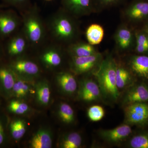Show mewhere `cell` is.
I'll use <instances>...</instances> for the list:
<instances>
[{"label":"cell","mask_w":148,"mask_h":148,"mask_svg":"<svg viewBox=\"0 0 148 148\" xmlns=\"http://www.w3.org/2000/svg\"><path fill=\"white\" fill-rule=\"evenodd\" d=\"M57 80L61 89L66 93L73 94L76 90L77 88L76 80L70 73H60L57 76Z\"/></svg>","instance_id":"obj_15"},{"label":"cell","mask_w":148,"mask_h":148,"mask_svg":"<svg viewBox=\"0 0 148 148\" xmlns=\"http://www.w3.org/2000/svg\"><path fill=\"white\" fill-rule=\"evenodd\" d=\"M45 1H52V0H45Z\"/></svg>","instance_id":"obj_36"},{"label":"cell","mask_w":148,"mask_h":148,"mask_svg":"<svg viewBox=\"0 0 148 148\" xmlns=\"http://www.w3.org/2000/svg\"><path fill=\"white\" fill-rule=\"evenodd\" d=\"M105 110L103 107L98 105L92 106L88 108L87 116L89 119L92 121H100L105 116Z\"/></svg>","instance_id":"obj_28"},{"label":"cell","mask_w":148,"mask_h":148,"mask_svg":"<svg viewBox=\"0 0 148 148\" xmlns=\"http://www.w3.org/2000/svg\"><path fill=\"white\" fill-rule=\"evenodd\" d=\"M124 123L130 126L148 125V102L138 103L124 106Z\"/></svg>","instance_id":"obj_4"},{"label":"cell","mask_w":148,"mask_h":148,"mask_svg":"<svg viewBox=\"0 0 148 148\" xmlns=\"http://www.w3.org/2000/svg\"><path fill=\"white\" fill-rule=\"evenodd\" d=\"M79 97L82 101L86 102H95L100 100L102 97L98 83L90 79H86L81 83Z\"/></svg>","instance_id":"obj_9"},{"label":"cell","mask_w":148,"mask_h":148,"mask_svg":"<svg viewBox=\"0 0 148 148\" xmlns=\"http://www.w3.org/2000/svg\"><path fill=\"white\" fill-rule=\"evenodd\" d=\"M4 139L3 128L1 123L0 122V145L2 144Z\"/></svg>","instance_id":"obj_33"},{"label":"cell","mask_w":148,"mask_h":148,"mask_svg":"<svg viewBox=\"0 0 148 148\" xmlns=\"http://www.w3.org/2000/svg\"><path fill=\"white\" fill-rule=\"evenodd\" d=\"M22 22L17 14L12 10H0V37L5 38L16 32Z\"/></svg>","instance_id":"obj_5"},{"label":"cell","mask_w":148,"mask_h":148,"mask_svg":"<svg viewBox=\"0 0 148 148\" xmlns=\"http://www.w3.org/2000/svg\"><path fill=\"white\" fill-rule=\"evenodd\" d=\"M6 6L4 5H0V8H3L4 7Z\"/></svg>","instance_id":"obj_35"},{"label":"cell","mask_w":148,"mask_h":148,"mask_svg":"<svg viewBox=\"0 0 148 148\" xmlns=\"http://www.w3.org/2000/svg\"><path fill=\"white\" fill-rule=\"evenodd\" d=\"M15 73L28 76L38 75L40 69L36 64L26 59H18L12 65L11 68Z\"/></svg>","instance_id":"obj_12"},{"label":"cell","mask_w":148,"mask_h":148,"mask_svg":"<svg viewBox=\"0 0 148 148\" xmlns=\"http://www.w3.org/2000/svg\"><path fill=\"white\" fill-rule=\"evenodd\" d=\"M56 48L53 47H48L41 56L43 63L49 67H57L61 64L62 61L61 53Z\"/></svg>","instance_id":"obj_17"},{"label":"cell","mask_w":148,"mask_h":148,"mask_svg":"<svg viewBox=\"0 0 148 148\" xmlns=\"http://www.w3.org/2000/svg\"><path fill=\"white\" fill-rule=\"evenodd\" d=\"M69 51L73 57L89 56L98 53L93 45L89 43L79 42L72 45Z\"/></svg>","instance_id":"obj_18"},{"label":"cell","mask_w":148,"mask_h":148,"mask_svg":"<svg viewBox=\"0 0 148 148\" xmlns=\"http://www.w3.org/2000/svg\"><path fill=\"white\" fill-rule=\"evenodd\" d=\"M136 50L138 53L148 52V36L143 33L138 34L136 36Z\"/></svg>","instance_id":"obj_30"},{"label":"cell","mask_w":148,"mask_h":148,"mask_svg":"<svg viewBox=\"0 0 148 148\" xmlns=\"http://www.w3.org/2000/svg\"><path fill=\"white\" fill-rule=\"evenodd\" d=\"M7 6H11L21 12L31 5V0H1Z\"/></svg>","instance_id":"obj_29"},{"label":"cell","mask_w":148,"mask_h":148,"mask_svg":"<svg viewBox=\"0 0 148 148\" xmlns=\"http://www.w3.org/2000/svg\"><path fill=\"white\" fill-rule=\"evenodd\" d=\"M22 13V32L29 43L33 46L39 45L46 36V28L40 15L39 9L36 3L32 5Z\"/></svg>","instance_id":"obj_2"},{"label":"cell","mask_w":148,"mask_h":148,"mask_svg":"<svg viewBox=\"0 0 148 148\" xmlns=\"http://www.w3.org/2000/svg\"><path fill=\"white\" fill-rule=\"evenodd\" d=\"M0 48H1V46H0Z\"/></svg>","instance_id":"obj_38"},{"label":"cell","mask_w":148,"mask_h":148,"mask_svg":"<svg viewBox=\"0 0 148 148\" xmlns=\"http://www.w3.org/2000/svg\"><path fill=\"white\" fill-rule=\"evenodd\" d=\"M12 90L16 97L20 98L27 95L29 90V87L24 80L19 79L15 82Z\"/></svg>","instance_id":"obj_31"},{"label":"cell","mask_w":148,"mask_h":148,"mask_svg":"<svg viewBox=\"0 0 148 148\" xmlns=\"http://www.w3.org/2000/svg\"><path fill=\"white\" fill-rule=\"evenodd\" d=\"M29 42L23 32L13 35L8 41L6 49L9 55L17 56L22 54L28 47Z\"/></svg>","instance_id":"obj_11"},{"label":"cell","mask_w":148,"mask_h":148,"mask_svg":"<svg viewBox=\"0 0 148 148\" xmlns=\"http://www.w3.org/2000/svg\"><path fill=\"white\" fill-rule=\"evenodd\" d=\"M116 69L115 61L108 56L101 62L98 71L94 74L102 97L112 102L117 101L120 95L116 85Z\"/></svg>","instance_id":"obj_1"},{"label":"cell","mask_w":148,"mask_h":148,"mask_svg":"<svg viewBox=\"0 0 148 148\" xmlns=\"http://www.w3.org/2000/svg\"><path fill=\"white\" fill-rule=\"evenodd\" d=\"M131 126L124 123L113 129L101 130L99 131V135L108 143L112 144L120 143L127 139L132 134Z\"/></svg>","instance_id":"obj_7"},{"label":"cell","mask_w":148,"mask_h":148,"mask_svg":"<svg viewBox=\"0 0 148 148\" xmlns=\"http://www.w3.org/2000/svg\"><path fill=\"white\" fill-rule=\"evenodd\" d=\"M101 58L102 56L98 52L89 56L73 57L72 69L76 74L87 73L101 64Z\"/></svg>","instance_id":"obj_8"},{"label":"cell","mask_w":148,"mask_h":148,"mask_svg":"<svg viewBox=\"0 0 148 148\" xmlns=\"http://www.w3.org/2000/svg\"><path fill=\"white\" fill-rule=\"evenodd\" d=\"M82 142V138L79 133L72 132L65 136L62 147L64 148H78L81 146Z\"/></svg>","instance_id":"obj_24"},{"label":"cell","mask_w":148,"mask_h":148,"mask_svg":"<svg viewBox=\"0 0 148 148\" xmlns=\"http://www.w3.org/2000/svg\"><path fill=\"white\" fill-rule=\"evenodd\" d=\"M116 82L119 91L134 84L131 73L125 67L116 64Z\"/></svg>","instance_id":"obj_16"},{"label":"cell","mask_w":148,"mask_h":148,"mask_svg":"<svg viewBox=\"0 0 148 148\" xmlns=\"http://www.w3.org/2000/svg\"><path fill=\"white\" fill-rule=\"evenodd\" d=\"M130 65L132 71L137 76L148 79V56H134L130 59Z\"/></svg>","instance_id":"obj_14"},{"label":"cell","mask_w":148,"mask_h":148,"mask_svg":"<svg viewBox=\"0 0 148 148\" xmlns=\"http://www.w3.org/2000/svg\"><path fill=\"white\" fill-rule=\"evenodd\" d=\"M148 102V84L145 82L134 83L128 87L122 100L125 106L138 103Z\"/></svg>","instance_id":"obj_6"},{"label":"cell","mask_w":148,"mask_h":148,"mask_svg":"<svg viewBox=\"0 0 148 148\" xmlns=\"http://www.w3.org/2000/svg\"><path fill=\"white\" fill-rule=\"evenodd\" d=\"M119 1V0H100L101 3L105 5L111 4L116 2Z\"/></svg>","instance_id":"obj_34"},{"label":"cell","mask_w":148,"mask_h":148,"mask_svg":"<svg viewBox=\"0 0 148 148\" xmlns=\"http://www.w3.org/2000/svg\"><path fill=\"white\" fill-rule=\"evenodd\" d=\"M86 35L88 43L92 45H96L100 44L103 39L104 29L99 24H92L88 28Z\"/></svg>","instance_id":"obj_20"},{"label":"cell","mask_w":148,"mask_h":148,"mask_svg":"<svg viewBox=\"0 0 148 148\" xmlns=\"http://www.w3.org/2000/svg\"><path fill=\"white\" fill-rule=\"evenodd\" d=\"M147 30H148V28H147Z\"/></svg>","instance_id":"obj_37"},{"label":"cell","mask_w":148,"mask_h":148,"mask_svg":"<svg viewBox=\"0 0 148 148\" xmlns=\"http://www.w3.org/2000/svg\"><path fill=\"white\" fill-rule=\"evenodd\" d=\"M31 145L34 148H51L52 139L50 133L44 130H40L33 137Z\"/></svg>","instance_id":"obj_19"},{"label":"cell","mask_w":148,"mask_h":148,"mask_svg":"<svg viewBox=\"0 0 148 148\" xmlns=\"http://www.w3.org/2000/svg\"><path fill=\"white\" fill-rule=\"evenodd\" d=\"M0 82L6 90H12L15 78V73L12 69L5 67L0 68Z\"/></svg>","instance_id":"obj_22"},{"label":"cell","mask_w":148,"mask_h":148,"mask_svg":"<svg viewBox=\"0 0 148 148\" xmlns=\"http://www.w3.org/2000/svg\"><path fill=\"white\" fill-rule=\"evenodd\" d=\"M9 109L14 113L22 114L26 113L29 110V106L26 103L16 101L11 102Z\"/></svg>","instance_id":"obj_32"},{"label":"cell","mask_w":148,"mask_h":148,"mask_svg":"<svg viewBox=\"0 0 148 148\" xmlns=\"http://www.w3.org/2000/svg\"><path fill=\"white\" fill-rule=\"evenodd\" d=\"M128 147L131 148H148V131L133 135L129 140Z\"/></svg>","instance_id":"obj_23"},{"label":"cell","mask_w":148,"mask_h":148,"mask_svg":"<svg viewBox=\"0 0 148 148\" xmlns=\"http://www.w3.org/2000/svg\"><path fill=\"white\" fill-rule=\"evenodd\" d=\"M59 115L60 118L65 123H72L75 119L73 110L70 105L66 103H62L59 109Z\"/></svg>","instance_id":"obj_25"},{"label":"cell","mask_w":148,"mask_h":148,"mask_svg":"<svg viewBox=\"0 0 148 148\" xmlns=\"http://www.w3.org/2000/svg\"><path fill=\"white\" fill-rule=\"evenodd\" d=\"M116 39L120 48L123 50H125L128 49L132 44V33L127 28L122 27L117 32Z\"/></svg>","instance_id":"obj_21"},{"label":"cell","mask_w":148,"mask_h":148,"mask_svg":"<svg viewBox=\"0 0 148 148\" xmlns=\"http://www.w3.org/2000/svg\"><path fill=\"white\" fill-rule=\"evenodd\" d=\"M63 9L56 12L48 22V28L54 39L66 42L73 39L77 34V29L73 20Z\"/></svg>","instance_id":"obj_3"},{"label":"cell","mask_w":148,"mask_h":148,"mask_svg":"<svg viewBox=\"0 0 148 148\" xmlns=\"http://www.w3.org/2000/svg\"><path fill=\"white\" fill-rule=\"evenodd\" d=\"M10 131L13 138L18 140L22 138L26 131V125L23 121L17 120L12 123Z\"/></svg>","instance_id":"obj_26"},{"label":"cell","mask_w":148,"mask_h":148,"mask_svg":"<svg viewBox=\"0 0 148 148\" xmlns=\"http://www.w3.org/2000/svg\"><path fill=\"white\" fill-rule=\"evenodd\" d=\"M63 9L68 13L79 16L89 13L92 7V0H61Z\"/></svg>","instance_id":"obj_10"},{"label":"cell","mask_w":148,"mask_h":148,"mask_svg":"<svg viewBox=\"0 0 148 148\" xmlns=\"http://www.w3.org/2000/svg\"><path fill=\"white\" fill-rule=\"evenodd\" d=\"M127 16L132 20H140L148 16V0H136L126 10Z\"/></svg>","instance_id":"obj_13"},{"label":"cell","mask_w":148,"mask_h":148,"mask_svg":"<svg viewBox=\"0 0 148 148\" xmlns=\"http://www.w3.org/2000/svg\"><path fill=\"white\" fill-rule=\"evenodd\" d=\"M37 97L41 104L47 105L50 101V90L47 84H42L38 86L37 89Z\"/></svg>","instance_id":"obj_27"}]
</instances>
